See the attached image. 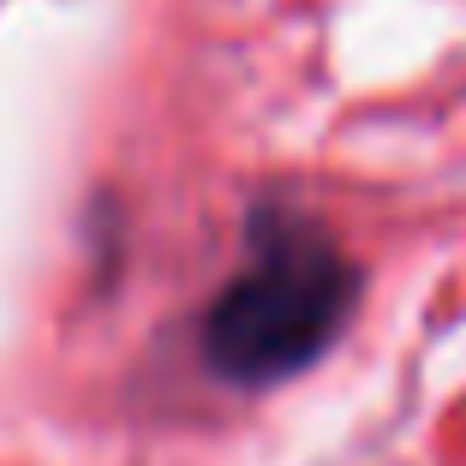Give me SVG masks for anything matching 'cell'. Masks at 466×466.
<instances>
[{
	"label": "cell",
	"mask_w": 466,
	"mask_h": 466,
	"mask_svg": "<svg viewBox=\"0 0 466 466\" xmlns=\"http://www.w3.org/2000/svg\"><path fill=\"white\" fill-rule=\"evenodd\" d=\"M353 299L359 269L335 246V233L293 209H263L251 221L246 269L204 311V365L239 389L299 377L311 359L329 353Z\"/></svg>",
	"instance_id": "1"
}]
</instances>
